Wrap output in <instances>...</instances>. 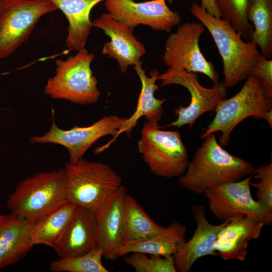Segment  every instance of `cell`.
<instances>
[{"mask_svg": "<svg viewBox=\"0 0 272 272\" xmlns=\"http://www.w3.org/2000/svg\"><path fill=\"white\" fill-rule=\"evenodd\" d=\"M165 228L155 223L134 198L127 194L126 195L124 243L156 236L163 232Z\"/></svg>", "mask_w": 272, "mask_h": 272, "instance_id": "d4e9b609", "label": "cell"}, {"mask_svg": "<svg viewBox=\"0 0 272 272\" xmlns=\"http://www.w3.org/2000/svg\"><path fill=\"white\" fill-rule=\"evenodd\" d=\"M126 118L116 115L104 116L90 125L75 126L67 130L59 128L53 120L47 132L41 136L32 137L30 141L32 143L63 146L68 151L69 162L75 163L83 158L86 152L99 139L107 135L114 138Z\"/></svg>", "mask_w": 272, "mask_h": 272, "instance_id": "7c38bea8", "label": "cell"}, {"mask_svg": "<svg viewBox=\"0 0 272 272\" xmlns=\"http://www.w3.org/2000/svg\"><path fill=\"white\" fill-rule=\"evenodd\" d=\"M68 201L63 168L38 172L18 183L9 196L11 213L35 221Z\"/></svg>", "mask_w": 272, "mask_h": 272, "instance_id": "277c9868", "label": "cell"}, {"mask_svg": "<svg viewBox=\"0 0 272 272\" xmlns=\"http://www.w3.org/2000/svg\"><path fill=\"white\" fill-rule=\"evenodd\" d=\"M253 0H216L221 17L228 20L243 39L249 40L253 26L247 13Z\"/></svg>", "mask_w": 272, "mask_h": 272, "instance_id": "4316f807", "label": "cell"}, {"mask_svg": "<svg viewBox=\"0 0 272 272\" xmlns=\"http://www.w3.org/2000/svg\"><path fill=\"white\" fill-rule=\"evenodd\" d=\"M57 10L50 0H14L5 5L0 17V59L28 39L42 16Z\"/></svg>", "mask_w": 272, "mask_h": 272, "instance_id": "8fae6325", "label": "cell"}, {"mask_svg": "<svg viewBox=\"0 0 272 272\" xmlns=\"http://www.w3.org/2000/svg\"><path fill=\"white\" fill-rule=\"evenodd\" d=\"M204 139L184 173L178 177V182L183 188L200 194L210 187L253 174V164L225 150L214 133Z\"/></svg>", "mask_w": 272, "mask_h": 272, "instance_id": "6da1fadb", "label": "cell"}, {"mask_svg": "<svg viewBox=\"0 0 272 272\" xmlns=\"http://www.w3.org/2000/svg\"><path fill=\"white\" fill-rule=\"evenodd\" d=\"M247 18L253 26L249 40L260 49L267 58L272 56V0H253Z\"/></svg>", "mask_w": 272, "mask_h": 272, "instance_id": "cb8c5ba5", "label": "cell"}, {"mask_svg": "<svg viewBox=\"0 0 272 272\" xmlns=\"http://www.w3.org/2000/svg\"><path fill=\"white\" fill-rule=\"evenodd\" d=\"M94 58L93 54L84 48L66 60L57 59L55 75L47 81L45 93L53 99L78 104L96 102L100 92L91 69Z\"/></svg>", "mask_w": 272, "mask_h": 272, "instance_id": "8992f818", "label": "cell"}, {"mask_svg": "<svg viewBox=\"0 0 272 272\" xmlns=\"http://www.w3.org/2000/svg\"><path fill=\"white\" fill-rule=\"evenodd\" d=\"M205 30L200 22H186L179 25L177 31L167 37L162 58L168 69L201 73L215 83L219 81V75L199 47V40Z\"/></svg>", "mask_w": 272, "mask_h": 272, "instance_id": "9c48e42d", "label": "cell"}, {"mask_svg": "<svg viewBox=\"0 0 272 272\" xmlns=\"http://www.w3.org/2000/svg\"><path fill=\"white\" fill-rule=\"evenodd\" d=\"M158 80L162 81L161 86L175 84L184 87L191 97L187 106L180 105L176 109L177 119L166 127L180 128L188 125L192 127L200 116L215 110L227 95V88L223 82L218 81L212 87L207 88L199 83L195 73L183 70L168 69L159 75Z\"/></svg>", "mask_w": 272, "mask_h": 272, "instance_id": "30bf717a", "label": "cell"}, {"mask_svg": "<svg viewBox=\"0 0 272 272\" xmlns=\"http://www.w3.org/2000/svg\"><path fill=\"white\" fill-rule=\"evenodd\" d=\"M102 251L97 248L79 256L59 258L50 264L53 272H108L102 262Z\"/></svg>", "mask_w": 272, "mask_h": 272, "instance_id": "484cf974", "label": "cell"}, {"mask_svg": "<svg viewBox=\"0 0 272 272\" xmlns=\"http://www.w3.org/2000/svg\"><path fill=\"white\" fill-rule=\"evenodd\" d=\"M252 175L239 180L209 187L203 193L209 210L220 221L230 220L239 216L250 217L269 226L272 213L268 211L252 196L250 183Z\"/></svg>", "mask_w": 272, "mask_h": 272, "instance_id": "ba28073f", "label": "cell"}, {"mask_svg": "<svg viewBox=\"0 0 272 272\" xmlns=\"http://www.w3.org/2000/svg\"><path fill=\"white\" fill-rule=\"evenodd\" d=\"M169 4H171L173 2L174 0H167Z\"/></svg>", "mask_w": 272, "mask_h": 272, "instance_id": "e575fe53", "label": "cell"}, {"mask_svg": "<svg viewBox=\"0 0 272 272\" xmlns=\"http://www.w3.org/2000/svg\"><path fill=\"white\" fill-rule=\"evenodd\" d=\"M5 5L8 4L14 0H3Z\"/></svg>", "mask_w": 272, "mask_h": 272, "instance_id": "836d02e7", "label": "cell"}, {"mask_svg": "<svg viewBox=\"0 0 272 272\" xmlns=\"http://www.w3.org/2000/svg\"><path fill=\"white\" fill-rule=\"evenodd\" d=\"M104 5L114 19L133 29L144 25L155 31L169 32L181 20L179 13L170 9L166 0H105Z\"/></svg>", "mask_w": 272, "mask_h": 272, "instance_id": "4fadbf2b", "label": "cell"}, {"mask_svg": "<svg viewBox=\"0 0 272 272\" xmlns=\"http://www.w3.org/2000/svg\"><path fill=\"white\" fill-rule=\"evenodd\" d=\"M110 38L104 43L102 53L114 59L120 71L125 73L129 66L141 61L146 52L144 45L133 35V29L114 19L109 13L102 14L93 22Z\"/></svg>", "mask_w": 272, "mask_h": 272, "instance_id": "9a60e30c", "label": "cell"}, {"mask_svg": "<svg viewBox=\"0 0 272 272\" xmlns=\"http://www.w3.org/2000/svg\"><path fill=\"white\" fill-rule=\"evenodd\" d=\"M190 12L209 31L217 46L227 88L246 80L260 55L257 46L250 41H244L228 20L210 15L197 3L191 5Z\"/></svg>", "mask_w": 272, "mask_h": 272, "instance_id": "7a4b0ae2", "label": "cell"}, {"mask_svg": "<svg viewBox=\"0 0 272 272\" xmlns=\"http://www.w3.org/2000/svg\"><path fill=\"white\" fill-rule=\"evenodd\" d=\"M250 75L259 79L263 91L268 97L272 98V59L260 54Z\"/></svg>", "mask_w": 272, "mask_h": 272, "instance_id": "f546056e", "label": "cell"}, {"mask_svg": "<svg viewBox=\"0 0 272 272\" xmlns=\"http://www.w3.org/2000/svg\"><path fill=\"white\" fill-rule=\"evenodd\" d=\"M97 248L96 213L77 207L58 245L54 250L59 258L79 256Z\"/></svg>", "mask_w": 272, "mask_h": 272, "instance_id": "ffe728a7", "label": "cell"}, {"mask_svg": "<svg viewBox=\"0 0 272 272\" xmlns=\"http://www.w3.org/2000/svg\"><path fill=\"white\" fill-rule=\"evenodd\" d=\"M191 213L196 227L189 241H186L174 255L176 271H190L199 258L208 255L215 256L214 244L221 229L230 220L218 225L211 224L207 219L203 206L194 205Z\"/></svg>", "mask_w": 272, "mask_h": 272, "instance_id": "2e32d148", "label": "cell"}, {"mask_svg": "<svg viewBox=\"0 0 272 272\" xmlns=\"http://www.w3.org/2000/svg\"><path fill=\"white\" fill-rule=\"evenodd\" d=\"M77 206L68 201L57 209L34 221L31 230L32 244L56 247L61 242Z\"/></svg>", "mask_w": 272, "mask_h": 272, "instance_id": "603a6c76", "label": "cell"}, {"mask_svg": "<svg viewBox=\"0 0 272 272\" xmlns=\"http://www.w3.org/2000/svg\"><path fill=\"white\" fill-rule=\"evenodd\" d=\"M149 255L142 252H132L124 261L136 272H176L173 256Z\"/></svg>", "mask_w": 272, "mask_h": 272, "instance_id": "83f0119b", "label": "cell"}, {"mask_svg": "<svg viewBox=\"0 0 272 272\" xmlns=\"http://www.w3.org/2000/svg\"><path fill=\"white\" fill-rule=\"evenodd\" d=\"M252 177L259 180L258 182L250 183V186L257 189V201L272 213V162L255 168Z\"/></svg>", "mask_w": 272, "mask_h": 272, "instance_id": "f1b7e54d", "label": "cell"}, {"mask_svg": "<svg viewBox=\"0 0 272 272\" xmlns=\"http://www.w3.org/2000/svg\"><path fill=\"white\" fill-rule=\"evenodd\" d=\"M33 222L12 213L0 214V269L18 262L30 251Z\"/></svg>", "mask_w": 272, "mask_h": 272, "instance_id": "ac0fdd59", "label": "cell"}, {"mask_svg": "<svg viewBox=\"0 0 272 272\" xmlns=\"http://www.w3.org/2000/svg\"><path fill=\"white\" fill-rule=\"evenodd\" d=\"M126 194V189L122 185L96 212L97 248L107 260L114 261L121 257Z\"/></svg>", "mask_w": 272, "mask_h": 272, "instance_id": "5bb4252c", "label": "cell"}, {"mask_svg": "<svg viewBox=\"0 0 272 272\" xmlns=\"http://www.w3.org/2000/svg\"><path fill=\"white\" fill-rule=\"evenodd\" d=\"M263 226V223L250 217H236L221 229L214 250L223 260L245 261L249 242L260 236Z\"/></svg>", "mask_w": 272, "mask_h": 272, "instance_id": "e0dca14e", "label": "cell"}, {"mask_svg": "<svg viewBox=\"0 0 272 272\" xmlns=\"http://www.w3.org/2000/svg\"><path fill=\"white\" fill-rule=\"evenodd\" d=\"M186 230L184 225L174 222L159 235L145 239L125 242L121 249L120 255L142 252L148 255L174 256L186 241Z\"/></svg>", "mask_w": 272, "mask_h": 272, "instance_id": "7402d4cb", "label": "cell"}, {"mask_svg": "<svg viewBox=\"0 0 272 272\" xmlns=\"http://www.w3.org/2000/svg\"><path fill=\"white\" fill-rule=\"evenodd\" d=\"M142 65V62L141 61L133 66L142 84L136 109L131 116L127 118L122 123L116 135L111 141L97 149L99 153L107 148L121 133L125 132L129 136L139 119L142 117L145 116L148 122L155 124L158 123L162 118L163 105L166 99H159L155 97V92L158 89L156 81L158 80L159 72L157 70H153L150 72V77H148Z\"/></svg>", "mask_w": 272, "mask_h": 272, "instance_id": "d6986e66", "label": "cell"}, {"mask_svg": "<svg viewBox=\"0 0 272 272\" xmlns=\"http://www.w3.org/2000/svg\"><path fill=\"white\" fill-rule=\"evenodd\" d=\"M263 119L266 121L270 128L272 127V110L268 111L265 114Z\"/></svg>", "mask_w": 272, "mask_h": 272, "instance_id": "1f68e13d", "label": "cell"}, {"mask_svg": "<svg viewBox=\"0 0 272 272\" xmlns=\"http://www.w3.org/2000/svg\"><path fill=\"white\" fill-rule=\"evenodd\" d=\"M63 169L68 201L95 213L122 186L121 177L103 163L83 158Z\"/></svg>", "mask_w": 272, "mask_h": 272, "instance_id": "3957f363", "label": "cell"}, {"mask_svg": "<svg viewBox=\"0 0 272 272\" xmlns=\"http://www.w3.org/2000/svg\"><path fill=\"white\" fill-rule=\"evenodd\" d=\"M5 8V4L3 0H0V17L2 14Z\"/></svg>", "mask_w": 272, "mask_h": 272, "instance_id": "d6a6232c", "label": "cell"}, {"mask_svg": "<svg viewBox=\"0 0 272 272\" xmlns=\"http://www.w3.org/2000/svg\"><path fill=\"white\" fill-rule=\"evenodd\" d=\"M138 149L151 171L159 176L178 177L189 162L180 133L162 130L158 123H145Z\"/></svg>", "mask_w": 272, "mask_h": 272, "instance_id": "52a82bcc", "label": "cell"}, {"mask_svg": "<svg viewBox=\"0 0 272 272\" xmlns=\"http://www.w3.org/2000/svg\"><path fill=\"white\" fill-rule=\"evenodd\" d=\"M199 6L210 15L216 17L222 18L216 0H201Z\"/></svg>", "mask_w": 272, "mask_h": 272, "instance_id": "4dcf8cb0", "label": "cell"}, {"mask_svg": "<svg viewBox=\"0 0 272 272\" xmlns=\"http://www.w3.org/2000/svg\"><path fill=\"white\" fill-rule=\"evenodd\" d=\"M270 110L272 98L263 91L259 79L249 75L236 94L225 98L216 107L214 119L200 138L204 139L211 133L220 132L219 144L226 147L232 131L242 121L250 116L263 119Z\"/></svg>", "mask_w": 272, "mask_h": 272, "instance_id": "5b68a950", "label": "cell"}, {"mask_svg": "<svg viewBox=\"0 0 272 272\" xmlns=\"http://www.w3.org/2000/svg\"><path fill=\"white\" fill-rule=\"evenodd\" d=\"M64 14L69 23L65 44L70 50L85 48L93 26L90 15L96 5L105 0H50Z\"/></svg>", "mask_w": 272, "mask_h": 272, "instance_id": "44dd1931", "label": "cell"}]
</instances>
